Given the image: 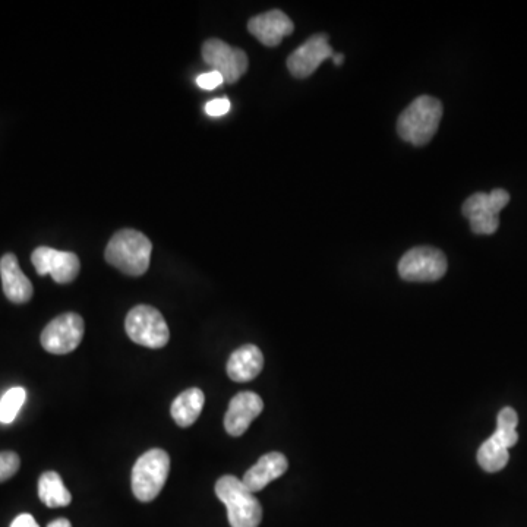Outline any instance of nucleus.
<instances>
[{
	"label": "nucleus",
	"mask_w": 527,
	"mask_h": 527,
	"mask_svg": "<svg viewBox=\"0 0 527 527\" xmlns=\"http://www.w3.org/2000/svg\"><path fill=\"white\" fill-rule=\"evenodd\" d=\"M47 527H72L68 519H58L55 522L49 523Z\"/></svg>",
	"instance_id": "nucleus-25"
},
{
	"label": "nucleus",
	"mask_w": 527,
	"mask_h": 527,
	"mask_svg": "<svg viewBox=\"0 0 527 527\" xmlns=\"http://www.w3.org/2000/svg\"><path fill=\"white\" fill-rule=\"evenodd\" d=\"M510 201V194L504 189H494L485 192H476L472 197L467 198L463 204V216L469 220L472 232L476 235H492L497 232L500 226L501 210L506 208Z\"/></svg>",
	"instance_id": "nucleus-6"
},
{
	"label": "nucleus",
	"mask_w": 527,
	"mask_h": 527,
	"mask_svg": "<svg viewBox=\"0 0 527 527\" xmlns=\"http://www.w3.org/2000/svg\"><path fill=\"white\" fill-rule=\"evenodd\" d=\"M0 277L6 298L14 304H27L33 298V284L22 273L18 258L14 254L3 255L0 260Z\"/></svg>",
	"instance_id": "nucleus-14"
},
{
	"label": "nucleus",
	"mask_w": 527,
	"mask_h": 527,
	"mask_svg": "<svg viewBox=\"0 0 527 527\" xmlns=\"http://www.w3.org/2000/svg\"><path fill=\"white\" fill-rule=\"evenodd\" d=\"M446 273V255L432 246L410 249L399 263L400 277L406 282H437Z\"/></svg>",
	"instance_id": "nucleus-7"
},
{
	"label": "nucleus",
	"mask_w": 527,
	"mask_h": 527,
	"mask_svg": "<svg viewBox=\"0 0 527 527\" xmlns=\"http://www.w3.org/2000/svg\"><path fill=\"white\" fill-rule=\"evenodd\" d=\"M34 268L39 276L50 274L59 284L74 282L80 274V258L74 252L58 251L49 246H40L31 255Z\"/></svg>",
	"instance_id": "nucleus-10"
},
{
	"label": "nucleus",
	"mask_w": 527,
	"mask_h": 527,
	"mask_svg": "<svg viewBox=\"0 0 527 527\" xmlns=\"http://www.w3.org/2000/svg\"><path fill=\"white\" fill-rule=\"evenodd\" d=\"M263 368V352L257 346L245 345L230 355L227 375L235 383H249L261 374Z\"/></svg>",
	"instance_id": "nucleus-16"
},
{
	"label": "nucleus",
	"mask_w": 527,
	"mask_h": 527,
	"mask_svg": "<svg viewBox=\"0 0 527 527\" xmlns=\"http://www.w3.org/2000/svg\"><path fill=\"white\" fill-rule=\"evenodd\" d=\"M11 527H40L31 514H21L12 522Z\"/></svg>",
	"instance_id": "nucleus-24"
},
{
	"label": "nucleus",
	"mask_w": 527,
	"mask_h": 527,
	"mask_svg": "<svg viewBox=\"0 0 527 527\" xmlns=\"http://www.w3.org/2000/svg\"><path fill=\"white\" fill-rule=\"evenodd\" d=\"M41 503L49 508L66 507L72 503L71 492L63 484L61 475L56 472H44L39 481Z\"/></svg>",
	"instance_id": "nucleus-19"
},
{
	"label": "nucleus",
	"mask_w": 527,
	"mask_h": 527,
	"mask_svg": "<svg viewBox=\"0 0 527 527\" xmlns=\"http://www.w3.org/2000/svg\"><path fill=\"white\" fill-rule=\"evenodd\" d=\"M125 330L132 342L150 349H162L170 339L166 320L150 305L132 308L126 315Z\"/></svg>",
	"instance_id": "nucleus-5"
},
{
	"label": "nucleus",
	"mask_w": 527,
	"mask_h": 527,
	"mask_svg": "<svg viewBox=\"0 0 527 527\" xmlns=\"http://www.w3.org/2000/svg\"><path fill=\"white\" fill-rule=\"evenodd\" d=\"M230 107H232V104H230V100L226 99V97H223V99H214L205 104V113L208 116H213V118H220V116L229 113Z\"/></svg>",
	"instance_id": "nucleus-22"
},
{
	"label": "nucleus",
	"mask_w": 527,
	"mask_h": 527,
	"mask_svg": "<svg viewBox=\"0 0 527 527\" xmlns=\"http://www.w3.org/2000/svg\"><path fill=\"white\" fill-rule=\"evenodd\" d=\"M151 251L153 244L144 233L123 229L112 236L104 257L107 263L126 276L140 277L150 267Z\"/></svg>",
	"instance_id": "nucleus-1"
},
{
	"label": "nucleus",
	"mask_w": 527,
	"mask_h": 527,
	"mask_svg": "<svg viewBox=\"0 0 527 527\" xmlns=\"http://www.w3.org/2000/svg\"><path fill=\"white\" fill-rule=\"evenodd\" d=\"M333 56L327 34H315L289 56L287 68L293 77L308 78L320 68L325 59H331Z\"/></svg>",
	"instance_id": "nucleus-11"
},
{
	"label": "nucleus",
	"mask_w": 527,
	"mask_h": 527,
	"mask_svg": "<svg viewBox=\"0 0 527 527\" xmlns=\"http://www.w3.org/2000/svg\"><path fill=\"white\" fill-rule=\"evenodd\" d=\"M170 472V456L160 448L142 454L132 469V492L141 503L159 497Z\"/></svg>",
	"instance_id": "nucleus-4"
},
{
	"label": "nucleus",
	"mask_w": 527,
	"mask_h": 527,
	"mask_svg": "<svg viewBox=\"0 0 527 527\" xmlns=\"http://www.w3.org/2000/svg\"><path fill=\"white\" fill-rule=\"evenodd\" d=\"M25 399L27 393L22 387H14L6 391L0 399V424H12L24 406Z\"/></svg>",
	"instance_id": "nucleus-20"
},
{
	"label": "nucleus",
	"mask_w": 527,
	"mask_h": 527,
	"mask_svg": "<svg viewBox=\"0 0 527 527\" xmlns=\"http://www.w3.org/2000/svg\"><path fill=\"white\" fill-rule=\"evenodd\" d=\"M216 495L227 508L232 527H258L263 520V507L245 487L242 479L226 475L216 484Z\"/></svg>",
	"instance_id": "nucleus-3"
},
{
	"label": "nucleus",
	"mask_w": 527,
	"mask_h": 527,
	"mask_svg": "<svg viewBox=\"0 0 527 527\" xmlns=\"http://www.w3.org/2000/svg\"><path fill=\"white\" fill-rule=\"evenodd\" d=\"M508 446L503 438L498 437L497 434H492L478 451V463L485 472L495 473L503 470L507 466L508 460H510V454H508Z\"/></svg>",
	"instance_id": "nucleus-18"
},
{
	"label": "nucleus",
	"mask_w": 527,
	"mask_h": 527,
	"mask_svg": "<svg viewBox=\"0 0 527 527\" xmlns=\"http://www.w3.org/2000/svg\"><path fill=\"white\" fill-rule=\"evenodd\" d=\"M264 402L258 394L252 391H242L236 394L229 403L226 416H224V428L232 437H241L248 431L249 425L261 415Z\"/></svg>",
	"instance_id": "nucleus-12"
},
{
	"label": "nucleus",
	"mask_w": 527,
	"mask_h": 527,
	"mask_svg": "<svg viewBox=\"0 0 527 527\" xmlns=\"http://www.w3.org/2000/svg\"><path fill=\"white\" fill-rule=\"evenodd\" d=\"M334 65L336 66H342L343 61H345V55L343 53H334L333 58Z\"/></svg>",
	"instance_id": "nucleus-26"
},
{
	"label": "nucleus",
	"mask_w": 527,
	"mask_h": 527,
	"mask_svg": "<svg viewBox=\"0 0 527 527\" xmlns=\"http://www.w3.org/2000/svg\"><path fill=\"white\" fill-rule=\"evenodd\" d=\"M287 467H289V462H287L286 456L282 453H273L265 454L261 457L248 472L245 473L244 485L252 494L255 492L263 491L270 482L276 481L280 476H283L286 473Z\"/></svg>",
	"instance_id": "nucleus-15"
},
{
	"label": "nucleus",
	"mask_w": 527,
	"mask_h": 527,
	"mask_svg": "<svg viewBox=\"0 0 527 527\" xmlns=\"http://www.w3.org/2000/svg\"><path fill=\"white\" fill-rule=\"evenodd\" d=\"M198 87L203 90H216L217 87L224 84L222 75L217 71L205 72L197 78Z\"/></svg>",
	"instance_id": "nucleus-23"
},
{
	"label": "nucleus",
	"mask_w": 527,
	"mask_h": 527,
	"mask_svg": "<svg viewBox=\"0 0 527 527\" xmlns=\"http://www.w3.org/2000/svg\"><path fill=\"white\" fill-rule=\"evenodd\" d=\"M443 118V104L431 96H422L413 100L403 110L397 121V132L403 141L416 147H424L437 134Z\"/></svg>",
	"instance_id": "nucleus-2"
},
{
	"label": "nucleus",
	"mask_w": 527,
	"mask_h": 527,
	"mask_svg": "<svg viewBox=\"0 0 527 527\" xmlns=\"http://www.w3.org/2000/svg\"><path fill=\"white\" fill-rule=\"evenodd\" d=\"M203 59L213 68V71L222 75L226 84H235L248 71V56L244 50L229 46L219 39L205 41Z\"/></svg>",
	"instance_id": "nucleus-9"
},
{
	"label": "nucleus",
	"mask_w": 527,
	"mask_h": 527,
	"mask_svg": "<svg viewBox=\"0 0 527 527\" xmlns=\"http://www.w3.org/2000/svg\"><path fill=\"white\" fill-rule=\"evenodd\" d=\"M21 467V459L14 451L0 453V482L9 481L17 475Z\"/></svg>",
	"instance_id": "nucleus-21"
},
{
	"label": "nucleus",
	"mask_w": 527,
	"mask_h": 527,
	"mask_svg": "<svg viewBox=\"0 0 527 527\" xmlns=\"http://www.w3.org/2000/svg\"><path fill=\"white\" fill-rule=\"evenodd\" d=\"M248 30L264 46L276 47L295 30L292 20L279 9L265 12L248 22Z\"/></svg>",
	"instance_id": "nucleus-13"
},
{
	"label": "nucleus",
	"mask_w": 527,
	"mask_h": 527,
	"mask_svg": "<svg viewBox=\"0 0 527 527\" xmlns=\"http://www.w3.org/2000/svg\"><path fill=\"white\" fill-rule=\"evenodd\" d=\"M205 403L203 390L200 388H189L176 397L172 405V418L181 428L194 425L200 418Z\"/></svg>",
	"instance_id": "nucleus-17"
},
{
	"label": "nucleus",
	"mask_w": 527,
	"mask_h": 527,
	"mask_svg": "<svg viewBox=\"0 0 527 527\" xmlns=\"http://www.w3.org/2000/svg\"><path fill=\"white\" fill-rule=\"evenodd\" d=\"M84 337V320L75 312H66L50 321L41 333L40 342L52 355H68L81 345Z\"/></svg>",
	"instance_id": "nucleus-8"
}]
</instances>
